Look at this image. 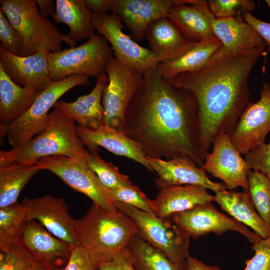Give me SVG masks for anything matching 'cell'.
<instances>
[{
	"label": "cell",
	"mask_w": 270,
	"mask_h": 270,
	"mask_svg": "<svg viewBox=\"0 0 270 270\" xmlns=\"http://www.w3.org/2000/svg\"><path fill=\"white\" fill-rule=\"evenodd\" d=\"M158 64L144 72L126 114L124 132L148 156L187 158L200 167L196 100L190 92L167 82Z\"/></svg>",
	"instance_id": "6da1fadb"
},
{
	"label": "cell",
	"mask_w": 270,
	"mask_h": 270,
	"mask_svg": "<svg viewBox=\"0 0 270 270\" xmlns=\"http://www.w3.org/2000/svg\"><path fill=\"white\" fill-rule=\"evenodd\" d=\"M266 44L247 52H230L222 46L202 67L165 80L190 92L198 108V142L204 160L216 138L229 136L250 102L248 80Z\"/></svg>",
	"instance_id": "7a4b0ae2"
},
{
	"label": "cell",
	"mask_w": 270,
	"mask_h": 270,
	"mask_svg": "<svg viewBox=\"0 0 270 270\" xmlns=\"http://www.w3.org/2000/svg\"><path fill=\"white\" fill-rule=\"evenodd\" d=\"M76 230L96 268L126 248L138 234L134 222L124 213L108 212L94 203L84 216L76 220Z\"/></svg>",
	"instance_id": "3957f363"
},
{
	"label": "cell",
	"mask_w": 270,
	"mask_h": 270,
	"mask_svg": "<svg viewBox=\"0 0 270 270\" xmlns=\"http://www.w3.org/2000/svg\"><path fill=\"white\" fill-rule=\"evenodd\" d=\"M76 126L74 120L54 110L40 134L10 150L0 152V166L12 162H36L56 156L85 157L89 150L78 138Z\"/></svg>",
	"instance_id": "277c9868"
},
{
	"label": "cell",
	"mask_w": 270,
	"mask_h": 270,
	"mask_svg": "<svg viewBox=\"0 0 270 270\" xmlns=\"http://www.w3.org/2000/svg\"><path fill=\"white\" fill-rule=\"evenodd\" d=\"M0 10L22 38V56L59 50L63 42L76 46L75 42L40 14L36 0H0Z\"/></svg>",
	"instance_id": "5b68a950"
},
{
	"label": "cell",
	"mask_w": 270,
	"mask_h": 270,
	"mask_svg": "<svg viewBox=\"0 0 270 270\" xmlns=\"http://www.w3.org/2000/svg\"><path fill=\"white\" fill-rule=\"evenodd\" d=\"M88 78L74 74L52 81L39 92L24 113L8 124L0 126L1 139L6 137L9 144L14 147L40 134L47 124L49 110L59 98L75 86L88 84Z\"/></svg>",
	"instance_id": "8992f818"
},
{
	"label": "cell",
	"mask_w": 270,
	"mask_h": 270,
	"mask_svg": "<svg viewBox=\"0 0 270 270\" xmlns=\"http://www.w3.org/2000/svg\"><path fill=\"white\" fill-rule=\"evenodd\" d=\"M112 53L108 42L98 34L78 46L50 52V78L57 81L74 74L97 77L104 72Z\"/></svg>",
	"instance_id": "52a82bcc"
},
{
	"label": "cell",
	"mask_w": 270,
	"mask_h": 270,
	"mask_svg": "<svg viewBox=\"0 0 270 270\" xmlns=\"http://www.w3.org/2000/svg\"><path fill=\"white\" fill-rule=\"evenodd\" d=\"M114 204L134 221L138 234L170 260L182 263L190 256V236L170 218H162L126 204Z\"/></svg>",
	"instance_id": "ba28073f"
},
{
	"label": "cell",
	"mask_w": 270,
	"mask_h": 270,
	"mask_svg": "<svg viewBox=\"0 0 270 270\" xmlns=\"http://www.w3.org/2000/svg\"><path fill=\"white\" fill-rule=\"evenodd\" d=\"M42 170H49L73 190L88 196L94 204L105 210H118L108 189L87 164L84 157L56 156L37 162Z\"/></svg>",
	"instance_id": "9c48e42d"
},
{
	"label": "cell",
	"mask_w": 270,
	"mask_h": 270,
	"mask_svg": "<svg viewBox=\"0 0 270 270\" xmlns=\"http://www.w3.org/2000/svg\"><path fill=\"white\" fill-rule=\"evenodd\" d=\"M104 72L108 82L102 96L104 124L124 132L126 114L144 72L125 65L115 57L108 61Z\"/></svg>",
	"instance_id": "30bf717a"
},
{
	"label": "cell",
	"mask_w": 270,
	"mask_h": 270,
	"mask_svg": "<svg viewBox=\"0 0 270 270\" xmlns=\"http://www.w3.org/2000/svg\"><path fill=\"white\" fill-rule=\"evenodd\" d=\"M92 22L98 34L110 44L114 57L122 63L142 72L160 63L150 49L124 32L122 22L116 14H93Z\"/></svg>",
	"instance_id": "8fae6325"
},
{
	"label": "cell",
	"mask_w": 270,
	"mask_h": 270,
	"mask_svg": "<svg viewBox=\"0 0 270 270\" xmlns=\"http://www.w3.org/2000/svg\"><path fill=\"white\" fill-rule=\"evenodd\" d=\"M190 237L196 240L209 233L218 236L232 230L240 233L254 244L263 238L246 226L217 210L211 202L198 205L170 218Z\"/></svg>",
	"instance_id": "7c38bea8"
},
{
	"label": "cell",
	"mask_w": 270,
	"mask_h": 270,
	"mask_svg": "<svg viewBox=\"0 0 270 270\" xmlns=\"http://www.w3.org/2000/svg\"><path fill=\"white\" fill-rule=\"evenodd\" d=\"M258 100L248 104L230 135L231 142L241 154L246 155L264 143L270 132V84L264 82Z\"/></svg>",
	"instance_id": "4fadbf2b"
},
{
	"label": "cell",
	"mask_w": 270,
	"mask_h": 270,
	"mask_svg": "<svg viewBox=\"0 0 270 270\" xmlns=\"http://www.w3.org/2000/svg\"><path fill=\"white\" fill-rule=\"evenodd\" d=\"M212 146V152L208 154L200 168L221 180L230 190L241 187L248 192V174L252 168L235 148L230 136L220 134L216 138Z\"/></svg>",
	"instance_id": "5bb4252c"
},
{
	"label": "cell",
	"mask_w": 270,
	"mask_h": 270,
	"mask_svg": "<svg viewBox=\"0 0 270 270\" xmlns=\"http://www.w3.org/2000/svg\"><path fill=\"white\" fill-rule=\"evenodd\" d=\"M26 220H37L48 231L72 247L81 246L76 230V220L68 212L64 198L46 194L36 198H24Z\"/></svg>",
	"instance_id": "9a60e30c"
},
{
	"label": "cell",
	"mask_w": 270,
	"mask_h": 270,
	"mask_svg": "<svg viewBox=\"0 0 270 270\" xmlns=\"http://www.w3.org/2000/svg\"><path fill=\"white\" fill-rule=\"evenodd\" d=\"M146 159L152 172L158 175L155 180L158 188L195 185L204 187L215 193L227 189L224 183L211 180L206 172L188 158L180 157L166 160L146 156Z\"/></svg>",
	"instance_id": "2e32d148"
},
{
	"label": "cell",
	"mask_w": 270,
	"mask_h": 270,
	"mask_svg": "<svg viewBox=\"0 0 270 270\" xmlns=\"http://www.w3.org/2000/svg\"><path fill=\"white\" fill-rule=\"evenodd\" d=\"M19 242L37 262L46 265L52 270L64 268L73 248L34 220H26Z\"/></svg>",
	"instance_id": "e0dca14e"
},
{
	"label": "cell",
	"mask_w": 270,
	"mask_h": 270,
	"mask_svg": "<svg viewBox=\"0 0 270 270\" xmlns=\"http://www.w3.org/2000/svg\"><path fill=\"white\" fill-rule=\"evenodd\" d=\"M178 0H112L110 12L116 14L129 29L136 42L144 38L153 22L168 17Z\"/></svg>",
	"instance_id": "ac0fdd59"
},
{
	"label": "cell",
	"mask_w": 270,
	"mask_h": 270,
	"mask_svg": "<svg viewBox=\"0 0 270 270\" xmlns=\"http://www.w3.org/2000/svg\"><path fill=\"white\" fill-rule=\"evenodd\" d=\"M48 53L40 50L32 55L18 56L6 51L0 46V64L16 84L40 91L52 82Z\"/></svg>",
	"instance_id": "d6986e66"
},
{
	"label": "cell",
	"mask_w": 270,
	"mask_h": 270,
	"mask_svg": "<svg viewBox=\"0 0 270 270\" xmlns=\"http://www.w3.org/2000/svg\"><path fill=\"white\" fill-rule=\"evenodd\" d=\"M76 128L78 138L90 152H98L102 146L116 155L132 159L152 172L141 146L124 132L104 124L94 128L76 125Z\"/></svg>",
	"instance_id": "ffe728a7"
},
{
	"label": "cell",
	"mask_w": 270,
	"mask_h": 270,
	"mask_svg": "<svg viewBox=\"0 0 270 270\" xmlns=\"http://www.w3.org/2000/svg\"><path fill=\"white\" fill-rule=\"evenodd\" d=\"M168 17L184 36L194 42L214 35L212 26L216 18L206 0H178Z\"/></svg>",
	"instance_id": "44dd1931"
},
{
	"label": "cell",
	"mask_w": 270,
	"mask_h": 270,
	"mask_svg": "<svg viewBox=\"0 0 270 270\" xmlns=\"http://www.w3.org/2000/svg\"><path fill=\"white\" fill-rule=\"evenodd\" d=\"M144 38L160 62L176 60L196 43L184 36L168 17L152 22L146 28Z\"/></svg>",
	"instance_id": "7402d4cb"
},
{
	"label": "cell",
	"mask_w": 270,
	"mask_h": 270,
	"mask_svg": "<svg viewBox=\"0 0 270 270\" xmlns=\"http://www.w3.org/2000/svg\"><path fill=\"white\" fill-rule=\"evenodd\" d=\"M158 188V192L151 204L154 214L162 218H170L175 214L215 200L214 196L201 186H166Z\"/></svg>",
	"instance_id": "603a6c76"
},
{
	"label": "cell",
	"mask_w": 270,
	"mask_h": 270,
	"mask_svg": "<svg viewBox=\"0 0 270 270\" xmlns=\"http://www.w3.org/2000/svg\"><path fill=\"white\" fill-rule=\"evenodd\" d=\"M96 78V84L90 93L80 96L72 102L58 101L54 106V110L84 128H94L104 124L102 96L108 78L105 72Z\"/></svg>",
	"instance_id": "cb8c5ba5"
},
{
	"label": "cell",
	"mask_w": 270,
	"mask_h": 270,
	"mask_svg": "<svg viewBox=\"0 0 270 270\" xmlns=\"http://www.w3.org/2000/svg\"><path fill=\"white\" fill-rule=\"evenodd\" d=\"M212 28L222 48L228 52L250 51L265 43L260 34L242 18H216Z\"/></svg>",
	"instance_id": "d4e9b609"
},
{
	"label": "cell",
	"mask_w": 270,
	"mask_h": 270,
	"mask_svg": "<svg viewBox=\"0 0 270 270\" xmlns=\"http://www.w3.org/2000/svg\"><path fill=\"white\" fill-rule=\"evenodd\" d=\"M215 200L223 211L248 226L263 238H270V230L256 210L248 192L226 190L216 192Z\"/></svg>",
	"instance_id": "484cf974"
},
{
	"label": "cell",
	"mask_w": 270,
	"mask_h": 270,
	"mask_svg": "<svg viewBox=\"0 0 270 270\" xmlns=\"http://www.w3.org/2000/svg\"><path fill=\"white\" fill-rule=\"evenodd\" d=\"M40 92L16 84L0 64V126L8 124L24 113Z\"/></svg>",
	"instance_id": "4316f807"
},
{
	"label": "cell",
	"mask_w": 270,
	"mask_h": 270,
	"mask_svg": "<svg viewBox=\"0 0 270 270\" xmlns=\"http://www.w3.org/2000/svg\"><path fill=\"white\" fill-rule=\"evenodd\" d=\"M56 12L52 16L55 22L68 25V36L76 42L89 39L94 34L93 12L87 7L84 0H56Z\"/></svg>",
	"instance_id": "83f0119b"
},
{
	"label": "cell",
	"mask_w": 270,
	"mask_h": 270,
	"mask_svg": "<svg viewBox=\"0 0 270 270\" xmlns=\"http://www.w3.org/2000/svg\"><path fill=\"white\" fill-rule=\"evenodd\" d=\"M222 46L214 36L197 42L188 52L172 62H160L158 68L164 80L196 70L204 66Z\"/></svg>",
	"instance_id": "f1b7e54d"
},
{
	"label": "cell",
	"mask_w": 270,
	"mask_h": 270,
	"mask_svg": "<svg viewBox=\"0 0 270 270\" xmlns=\"http://www.w3.org/2000/svg\"><path fill=\"white\" fill-rule=\"evenodd\" d=\"M40 170L37 162L0 166V208L16 202L22 190Z\"/></svg>",
	"instance_id": "f546056e"
},
{
	"label": "cell",
	"mask_w": 270,
	"mask_h": 270,
	"mask_svg": "<svg viewBox=\"0 0 270 270\" xmlns=\"http://www.w3.org/2000/svg\"><path fill=\"white\" fill-rule=\"evenodd\" d=\"M136 270H184V262L175 263L138 234L126 246Z\"/></svg>",
	"instance_id": "4dcf8cb0"
},
{
	"label": "cell",
	"mask_w": 270,
	"mask_h": 270,
	"mask_svg": "<svg viewBox=\"0 0 270 270\" xmlns=\"http://www.w3.org/2000/svg\"><path fill=\"white\" fill-rule=\"evenodd\" d=\"M26 220L22 202L0 208V249L20 242Z\"/></svg>",
	"instance_id": "1f68e13d"
},
{
	"label": "cell",
	"mask_w": 270,
	"mask_h": 270,
	"mask_svg": "<svg viewBox=\"0 0 270 270\" xmlns=\"http://www.w3.org/2000/svg\"><path fill=\"white\" fill-rule=\"evenodd\" d=\"M248 178V192L252 202L270 230V180L264 174L258 170H249Z\"/></svg>",
	"instance_id": "d6a6232c"
},
{
	"label": "cell",
	"mask_w": 270,
	"mask_h": 270,
	"mask_svg": "<svg viewBox=\"0 0 270 270\" xmlns=\"http://www.w3.org/2000/svg\"><path fill=\"white\" fill-rule=\"evenodd\" d=\"M89 167L108 190L132 184L128 176L122 174L117 166L102 160L98 151L88 152L84 157Z\"/></svg>",
	"instance_id": "836d02e7"
},
{
	"label": "cell",
	"mask_w": 270,
	"mask_h": 270,
	"mask_svg": "<svg viewBox=\"0 0 270 270\" xmlns=\"http://www.w3.org/2000/svg\"><path fill=\"white\" fill-rule=\"evenodd\" d=\"M36 262L20 242L0 249V270H28Z\"/></svg>",
	"instance_id": "e575fe53"
},
{
	"label": "cell",
	"mask_w": 270,
	"mask_h": 270,
	"mask_svg": "<svg viewBox=\"0 0 270 270\" xmlns=\"http://www.w3.org/2000/svg\"><path fill=\"white\" fill-rule=\"evenodd\" d=\"M114 202L126 204L138 210L154 214L151 200L134 184L108 190Z\"/></svg>",
	"instance_id": "d590c367"
},
{
	"label": "cell",
	"mask_w": 270,
	"mask_h": 270,
	"mask_svg": "<svg viewBox=\"0 0 270 270\" xmlns=\"http://www.w3.org/2000/svg\"><path fill=\"white\" fill-rule=\"evenodd\" d=\"M210 9L216 18L242 16L255 8V3L250 0H210Z\"/></svg>",
	"instance_id": "8d00e7d4"
},
{
	"label": "cell",
	"mask_w": 270,
	"mask_h": 270,
	"mask_svg": "<svg viewBox=\"0 0 270 270\" xmlns=\"http://www.w3.org/2000/svg\"><path fill=\"white\" fill-rule=\"evenodd\" d=\"M0 41V46L6 51L16 56H22L24 46L22 38L1 10Z\"/></svg>",
	"instance_id": "74e56055"
},
{
	"label": "cell",
	"mask_w": 270,
	"mask_h": 270,
	"mask_svg": "<svg viewBox=\"0 0 270 270\" xmlns=\"http://www.w3.org/2000/svg\"><path fill=\"white\" fill-rule=\"evenodd\" d=\"M251 248L255 254L252 258L246 260L244 270H270V238L261 239Z\"/></svg>",
	"instance_id": "f35d334b"
},
{
	"label": "cell",
	"mask_w": 270,
	"mask_h": 270,
	"mask_svg": "<svg viewBox=\"0 0 270 270\" xmlns=\"http://www.w3.org/2000/svg\"><path fill=\"white\" fill-rule=\"evenodd\" d=\"M244 159L252 170L262 172L270 180V142L252 149L245 155Z\"/></svg>",
	"instance_id": "ab89813d"
},
{
	"label": "cell",
	"mask_w": 270,
	"mask_h": 270,
	"mask_svg": "<svg viewBox=\"0 0 270 270\" xmlns=\"http://www.w3.org/2000/svg\"><path fill=\"white\" fill-rule=\"evenodd\" d=\"M63 270H97L88 252L82 246L74 247Z\"/></svg>",
	"instance_id": "60d3db41"
},
{
	"label": "cell",
	"mask_w": 270,
	"mask_h": 270,
	"mask_svg": "<svg viewBox=\"0 0 270 270\" xmlns=\"http://www.w3.org/2000/svg\"><path fill=\"white\" fill-rule=\"evenodd\" d=\"M96 269L97 270H136L126 247L116 254L111 260L98 264Z\"/></svg>",
	"instance_id": "b9f144b4"
},
{
	"label": "cell",
	"mask_w": 270,
	"mask_h": 270,
	"mask_svg": "<svg viewBox=\"0 0 270 270\" xmlns=\"http://www.w3.org/2000/svg\"><path fill=\"white\" fill-rule=\"evenodd\" d=\"M243 19L260 34L270 50V23L258 19L251 13H247Z\"/></svg>",
	"instance_id": "7bdbcfd3"
},
{
	"label": "cell",
	"mask_w": 270,
	"mask_h": 270,
	"mask_svg": "<svg viewBox=\"0 0 270 270\" xmlns=\"http://www.w3.org/2000/svg\"><path fill=\"white\" fill-rule=\"evenodd\" d=\"M87 7L96 14H107L110 11L112 0H84Z\"/></svg>",
	"instance_id": "ee69618b"
},
{
	"label": "cell",
	"mask_w": 270,
	"mask_h": 270,
	"mask_svg": "<svg viewBox=\"0 0 270 270\" xmlns=\"http://www.w3.org/2000/svg\"><path fill=\"white\" fill-rule=\"evenodd\" d=\"M184 270H222L220 268L206 265L196 258L189 256L184 262Z\"/></svg>",
	"instance_id": "f6af8a7d"
},
{
	"label": "cell",
	"mask_w": 270,
	"mask_h": 270,
	"mask_svg": "<svg viewBox=\"0 0 270 270\" xmlns=\"http://www.w3.org/2000/svg\"><path fill=\"white\" fill-rule=\"evenodd\" d=\"M40 14L46 19L53 16L56 12V6L52 0H36Z\"/></svg>",
	"instance_id": "bcb514c9"
},
{
	"label": "cell",
	"mask_w": 270,
	"mask_h": 270,
	"mask_svg": "<svg viewBox=\"0 0 270 270\" xmlns=\"http://www.w3.org/2000/svg\"><path fill=\"white\" fill-rule=\"evenodd\" d=\"M28 270H52L49 267L46 265L40 263L36 262L33 266L30 268Z\"/></svg>",
	"instance_id": "7dc6e473"
},
{
	"label": "cell",
	"mask_w": 270,
	"mask_h": 270,
	"mask_svg": "<svg viewBox=\"0 0 270 270\" xmlns=\"http://www.w3.org/2000/svg\"><path fill=\"white\" fill-rule=\"evenodd\" d=\"M265 2H266L267 4L268 5L269 8H270V0H266Z\"/></svg>",
	"instance_id": "c3c4849f"
}]
</instances>
